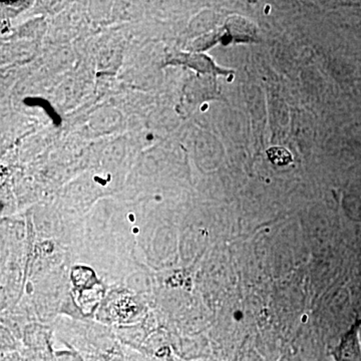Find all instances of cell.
<instances>
[{"mask_svg":"<svg viewBox=\"0 0 361 361\" xmlns=\"http://www.w3.org/2000/svg\"><path fill=\"white\" fill-rule=\"evenodd\" d=\"M337 361H361L360 343L357 338V325L346 334L336 353Z\"/></svg>","mask_w":361,"mask_h":361,"instance_id":"1","label":"cell"},{"mask_svg":"<svg viewBox=\"0 0 361 361\" xmlns=\"http://www.w3.org/2000/svg\"><path fill=\"white\" fill-rule=\"evenodd\" d=\"M267 154L269 160L278 166L288 165L289 163L293 161L291 154L286 149L281 148V147H273V148L268 149Z\"/></svg>","mask_w":361,"mask_h":361,"instance_id":"2","label":"cell"}]
</instances>
